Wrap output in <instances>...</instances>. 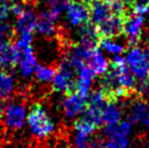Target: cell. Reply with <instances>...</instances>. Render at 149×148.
I'll list each match as a JSON object with an SVG mask.
<instances>
[{"label":"cell","mask_w":149,"mask_h":148,"mask_svg":"<svg viewBox=\"0 0 149 148\" xmlns=\"http://www.w3.org/2000/svg\"><path fill=\"white\" fill-rule=\"evenodd\" d=\"M126 64L135 80H149V62L146 54L138 47H132L126 57Z\"/></svg>","instance_id":"7a4b0ae2"},{"label":"cell","mask_w":149,"mask_h":148,"mask_svg":"<svg viewBox=\"0 0 149 148\" xmlns=\"http://www.w3.org/2000/svg\"><path fill=\"white\" fill-rule=\"evenodd\" d=\"M19 49L11 40L0 43V70L9 71L17 66Z\"/></svg>","instance_id":"ba28073f"},{"label":"cell","mask_w":149,"mask_h":148,"mask_svg":"<svg viewBox=\"0 0 149 148\" xmlns=\"http://www.w3.org/2000/svg\"><path fill=\"white\" fill-rule=\"evenodd\" d=\"M89 135L83 134L77 132V134L75 136V144L77 148H88L89 147Z\"/></svg>","instance_id":"603a6c76"},{"label":"cell","mask_w":149,"mask_h":148,"mask_svg":"<svg viewBox=\"0 0 149 148\" xmlns=\"http://www.w3.org/2000/svg\"><path fill=\"white\" fill-rule=\"evenodd\" d=\"M0 99H2V98H0Z\"/></svg>","instance_id":"f1b7e54d"},{"label":"cell","mask_w":149,"mask_h":148,"mask_svg":"<svg viewBox=\"0 0 149 148\" xmlns=\"http://www.w3.org/2000/svg\"><path fill=\"white\" fill-rule=\"evenodd\" d=\"M17 64L20 68L22 75L25 77L29 76L35 71L36 66H37V62H36V58L33 54L32 46H29L23 49H19Z\"/></svg>","instance_id":"8fae6325"},{"label":"cell","mask_w":149,"mask_h":148,"mask_svg":"<svg viewBox=\"0 0 149 148\" xmlns=\"http://www.w3.org/2000/svg\"><path fill=\"white\" fill-rule=\"evenodd\" d=\"M54 22H56V20L46 11V12L42 13L40 17L37 19L36 29H37L38 33L42 34V35H45V36L54 35V34H56Z\"/></svg>","instance_id":"9a60e30c"},{"label":"cell","mask_w":149,"mask_h":148,"mask_svg":"<svg viewBox=\"0 0 149 148\" xmlns=\"http://www.w3.org/2000/svg\"><path fill=\"white\" fill-rule=\"evenodd\" d=\"M98 46H100L104 50H106L109 54H119L124 51V47L120 45L119 43L114 41L112 38H100Z\"/></svg>","instance_id":"ac0fdd59"},{"label":"cell","mask_w":149,"mask_h":148,"mask_svg":"<svg viewBox=\"0 0 149 148\" xmlns=\"http://www.w3.org/2000/svg\"><path fill=\"white\" fill-rule=\"evenodd\" d=\"M14 34H15V31L11 25L7 23L0 24V43L12 40Z\"/></svg>","instance_id":"7402d4cb"},{"label":"cell","mask_w":149,"mask_h":148,"mask_svg":"<svg viewBox=\"0 0 149 148\" xmlns=\"http://www.w3.org/2000/svg\"><path fill=\"white\" fill-rule=\"evenodd\" d=\"M121 118V110L116 101H108L102 112V121L106 124V128H112L119 123Z\"/></svg>","instance_id":"5bb4252c"},{"label":"cell","mask_w":149,"mask_h":148,"mask_svg":"<svg viewBox=\"0 0 149 148\" xmlns=\"http://www.w3.org/2000/svg\"><path fill=\"white\" fill-rule=\"evenodd\" d=\"M146 56H147V59H148V62H149V45L147 46V49H146Z\"/></svg>","instance_id":"83f0119b"},{"label":"cell","mask_w":149,"mask_h":148,"mask_svg":"<svg viewBox=\"0 0 149 148\" xmlns=\"http://www.w3.org/2000/svg\"><path fill=\"white\" fill-rule=\"evenodd\" d=\"M144 24V15L139 14H134L125 17L124 20V29H123V34L127 37L128 45L135 47L137 41L141 39V29Z\"/></svg>","instance_id":"52a82bcc"},{"label":"cell","mask_w":149,"mask_h":148,"mask_svg":"<svg viewBox=\"0 0 149 148\" xmlns=\"http://www.w3.org/2000/svg\"><path fill=\"white\" fill-rule=\"evenodd\" d=\"M66 3H68V0H48L49 10L47 12L49 13L54 20H57L59 15L65 9Z\"/></svg>","instance_id":"44dd1931"},{"label":"cell","mask_w":149,"mask_h":148,"mask_svg":"<svg viewBox=\"0 0 149 148\" xmlns=\"http://www.w3.org/2000/svg\"><path fill=\"white\" fill-rule=\"evenodd\" d=\"M10 13H11V11H10V7L8 4L0 2V22L3 23L4 21L9 17Z\"/></svg>","instance_id":"cb8c5ba5"},{"label":"cell","mask_w":149,"mask_h":148,"mask_svg":"<svg viewBox=\"0 0 149 148\" xmlns=\"http://www.w3.org/2000/svg\"><path fill=\"white\" fill-rule=\"evenodd\" d=\"M31 132L37 138H46L54 131V124L42 105L35 103L27 117Z\"/></svg>","instance_id":"6da1fadb"},{"label":"cell","mask_w":149,"mask_h":148,"mask_svg":"<svg viewBox=\"0 0 149 148\" xmlns=\"http://www.w3.org/2000/svg\"><path fill=\"white\" fill-rule=\"evenodd\" d=\"M14 82L11 74L8 71L0 70V98L7 99L13 93Z\"/></svg>","instance_id":"2e32d148"},{"label":"cell","mask_w":149,"mask_h":148,"mask_svg":"<svg viewBox=\"0 0 149 148\" xmlns=\"http://www.w3.org/2000/svg\"><path fill=\"white\" fill-rule=\"evenodd\" d=\"M148 107L149 105L144 100H138L136 103H134L131 109V120L135 123L144 122L146 114L148 112Z\"/></svg>","instance_id":"e0dca14e"},{"label":"cell","mask_w":149,"mask_h":148,"mask_svg":"<svg viewBox=\"0 0 149 148\" xmlns=\"http://www.w3.org/2000/svg\"><path fill=\"white\" fill-rule=\"evenodd\" d=\"M37 15L32 10H24L20 17H17L15 22V26L13 27L15 32L19 34H27L33 33L34 29H36L37 23Z\"/></svg>","instance_id":"4fadbf2b"},{"label":"cell","mask_w":149,"mask_h":148,"mask_svg":"<svg viewBox=\"0 0 149 148\" xmlns=\"http://www.w3.org/2000/svg\"><path fill=\"white\" fill-rule=\"evenodd\" d=\"M74 128L76 132L83 133V134H86V135H91V134L96 131L97 126H96L91 121H89L87 118H85L83 115L81 119L75 121Z\"/></svg>","instance_id":"ffe728a7"},{"label":"cell","mask_w":149,"mask_h":148,"mask_svg":"<svg viewBox=\"0 0 149 148\" xmlns=\"http://www.w3.org/2000/svg\"><path fill=\"white\" fill-rule=\"evenodd\" d=\"M66 15L73 26H82L89 22V9L86 0H68Z\"/></svg>","instance_id":"3957f363"},{"label":"cell","mask_w":149,"mask_h":148,"mask_svg":"<svg viewBox=\"0 0 149 148\" xmlns=\"http://www.w3.org/2000/svg\"><path fill=\"white\" fill-rule=\"evenodd\" d=\"M144 123L147 125V128H149V107H148V112H147V114H146V118L144 120Z\"/></svg>","instance_id":"484cf974"},{"label":"cell","mask_w":149,"mask_h":148,"mask_svg":"<svg viewBox=\"0 0 149 148\" xmlns=\"http://www.w3.org/2000/svg\"><path fill=\"white\" fill-rule=\"evenodd\" d=\"M89 9V22L93 25H98L102 21L112 15L108 0H86Z\"/></svg>","instance_id":"9c48e42d"},{"label":"cell","mask_w":149,"mask_h":148,"mask_svg":"<svg viewBox=\"0 0 149 148\" xmlns=\"http://www.w3.org/2000/svg\"><path fill=\"white\" fill-rule=\"evenodd\" d=\"M3 122L10 130H20L24 125L26 117V108L21 103H11L4 108Z\"/></svg>","instance_id":"277c9868"},{"label":"cell","mask_w":149,"mask_h":148,"mask_svg":"<svg viewBox=\"0 0 149 148\" xmlns=\"http://www.w3.org/2000/svg\"><path fill=\"white\" fill-rule=\"evenodd\" d=\"M25 9L22 7L21 4H13V6H11L10 7V11H11V13H12L13 15H15V17H20L22 13H23V11H24Z\"/></svg>","instance_id":"d4e9b609"},{"label":"cell","mask_w":149,"mask_h":148,"mask_svg":"<svg viewBox=\"0 0 149 148\" xmlns=\"http://www.w3.org/2000/svg\"><path fill=\"white\" fill-rule=\"evenodd\" d=\"M35 73H36V77L39 82L46 83L52 81L54 76L57 73V70L52 66H44L37 64L36 69H35Z\"/></svg>","instance_id":"d6986e66"},{"label":"cell","mask_w":149,"mask_h":148,"mask_svg":"<svg viewBox=\"0 0 149 148\" xmlns=\"http://www.w3.org/2000/svg\"><path fill=\"white\" fill-rule=\"evenodd\" d=\"M132 125L130 122H121L112 128H107L109 140L106 142L104 148H126L127 137L131 133Z\"/></svg>","instance_id":"5b68a950"},{"label":"cell","mask_w":149,"mask_h":148,"mask_svg":"<svg viewBox=\"0 0 149 148\" xmlns=\"http://www.w3.org/2000/svg\"><path fill=\"white\" fill-rule=\"evenodd\" d=\"M87 98L81 96L76 91H72L66 94L65 98L62 103V108L64 114L68 118H73L75 115L81 113L85 109Z\"/></svg>","instance_id":"30bf717a"},{"label":"cell","mask_w":149,"mask_h":148,"mask_svg":"<svg viewBox=\"0 0 149 148\" xmlns=\"http://www.w3.org/2000/svg\"><path fill=\"white\" fill-rule=\"evenodd\" d=\"M85 64L93 71V73L95 75L104 74L108 71V68H109L108 61L97 47H94L91 49L86 60H85Z\"/></svg>","instance_id":"7c38bea8"},{"label":"cell","mask_w":149,"mask_h":148,"mask_svg":"<svg viewBox=\"0 0 149 148\" xmlns=\"http://www.w3.org/2000/svg\"><path fill=\"white\" fill-rule=\"evenodd\" d=\"M125 17H126L112 14L101 23L96 25L95 27L100 38H114L122 35L124 29Z\"/></svg>","instance_id":"8992f818"},{"label":"cell","mask_w":149,"mask_h":148,"mask_svg":"<svg viewBox=\"0 0 149 148\" xmlns=\"http://www.w3.org/2000/svg\"><path fill=\"white\" fill-rule=\"evenodd\" d=\"M13 1H15V0H0L1 3H8V2H13Z\"/></svg>","instance_id":"4316f807"}]
</instances>
